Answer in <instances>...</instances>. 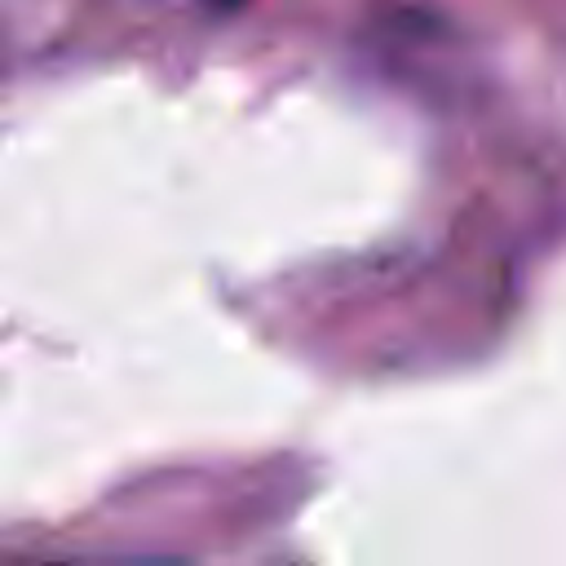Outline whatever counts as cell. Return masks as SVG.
Masks as SVG:
<instances>
[{
	"label": "cell",
	"mask_w": 566,
	"mask_h": 566,
	"mask_svg": "<svg viewBox=\"0 0 566 566\" xmlns=\"http://www.w3.org/2000/svg\"><path fill=\"white\" fill-rule=\"evenodd\" d=\"M27 566H75V562H27ZM106 566H159V562H106Z\"/></svg>",
	"instance_id": "cell-1"
},
{
	"label": "cell",
	"mask_w": 566,
	"mask_h": 566,
	"mask_svg": "<svg viewBox=\"0 0 566 566\" xmlns=\"http://www.w3.org/2000/svg\"><path fill=\"white\" fill-rule=\"evenodd\" d=\"M226 4H234V0H226Z\"/></svg>",
	"instance_id": "cell-2"
}]
</instances>
